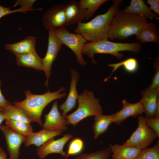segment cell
<instances>
[{
  "label": "cell",
  "instance_id": "1",
  "mask_svg": "<svg viewBox=\"0 0 159 159\" xmlns=\"http://www.w3.org/2000/svg\"><path fill=\"white\" fill-rule=\"evenodd\" d=\"M122 1V0H114L113 4L105 13L97 15L88 22L78 24L74 32L82 35L90 42L108 39L112 19L119 11L120 6Z\"/></svg>",
  "mask_w": 159,
  "mask_h": 159
},
{
  "label": "cell",
  "instance_id": "2",
  "mask_svg": "<svg viewBox=\"0 0 159 159\" xmlns=\"http://www.w3.org/2000/svg\"><path fill=\"white\" fill-rule=\"evenodd\" d=\"M65 90V88L62 87L54 92L48 91L43 94L36 95L32 93L29 90H26L24 91L26 98L21 101H15L13 103L23 111L32 122L42 126L41 117L44 109L53 100L66 97L67 95L66 92L62 93Z\"/></svg>",
  "mask_w": 159,
  "mask_h": 159
},
{
  "label": "cell",
  "instance_id": "3",
  "mask_svg": "<svg viewBox=\"0 0 159 159\" xmlns=\"http://www.w3.org/2000/svg\"><path fill=\"white\" fill-rule=\"evenodd\" d=\"M148 22L147 19L140 16L119 11L113 17L108 39H125L136 35L140 28Z\"/></svg>",
  "mask_w": 159,
  "mask_h": 159
},
{
  "label": "cell",
  "instance_id": "4",
  "mask_svg": "<svg viewBox=\"0 0 159 159\" xmlns=\"http://www.w3.org/2000/svg\"><path fill=\"white\" fill-rule=\"evenodd\" d=\"M141 49L140 43H132L115 42L109 41L107 39L90 42L84 45L82 51V55L88 57L92 62L96 64L97 61L94 59L96 54H107L112 55L119 59L124 56L120 52L130 51L136 54L139 53Z\"/></svg>",
  "mask_w": 159,
  "mask_h": 159
},
{
  "label": "cell",
  "instance_id": "5",
  "mask_svg": "<svg viewBox=\"0 0 159 159\" xmlns=\"http://www.w3.org/2000/svg\"><path fill=\"white\" fill-rule=\"evenodd\" d=\"M78 106L77 109L65 118L68 124L74 126L79 122L90 116L102 114V108L99 100L95 98L94 93L85 89L79 95L77 100Z\"/></svg>",
  "mask_w": 159,
  "mask_h": 159
},
{
  "label": "cell",
  "instance_id": "6",
  "mask_svg": "<svg viewBox=\"0 0 159 159\" xmlns=\"http://www.w3.org/2000/svg\"><path fill=\"white\" fill-rule=\"evenodd\" d=\"M54 32L62 44H64L70 49L75 54L77 63L82 66L87 63L83 59L82 51L87 40L82 35L70 32L63 27L54 29Z\"/></svg>",
  "mask_w": 159,
  "mask_h": 159
},
{
  "label": "cell",
  "instance_id": "7",
  "mask_svg": "<svg viewBox=\"0 0 159 159\" xmlns=\"http://www.w3.org/2000/svg\"><path fill=\"white\" fill-rule=\"evenodd\" d=\"M145 117L138 116V126L129 138L122 145L143 149L150 145L158 137L155 132L145 122Z\"/></svg>",
  "mask_w": 159,
  "mask_h": 159
},
{
  "label": "cell",
  "instance_id": "8",
  "mask_svg": "<svg viewBox=\"0 0 159 159\" xmlns=\"http://www.w3.org/2000/svg\"><path fill=\"white\" fill-rule=\"evenodd\" d=\"M62 44L56 36L54 29H48V45L47 53L42 58L43 71L47 77L45 83L48 87L49 79L51 75V69L53 62L56 59L62 47Z\"/></svg>",
  "mask_w": 159,
  "mask_h": 159
},
{
  "label": "cell",
  "instance_id": "9",
  "mask_svg": "<svg viewBox=\"0 0 159 159\" xmlns=\"http://www.w3.org/2000/svg\"><path fill=\"white\" fill-rule=\"evenodd\" d=\"M65 7L64 4L55 5L45 12L42 20L46 29H54L64 27L66 22Z\"/></svg>",
  "mask_w": 159,
  "mask_h": 159
},
{
  "label": "cell",
  "instance_id": "10",
  "mask_svg": "<svg viewBox=\"0 0 159 159\" xmlns=\"http://www.w3.org/2000/svg\"><path fill=\"white\" fill-rule=\"evenodd\" d=\"M73 137L72 134H67L57 140L51 139L37 149V154L41 159L45 158L48 155L57 153L66 158L67 153L63 150L65 145Z\"/></svg>",
  "mask_w": 159,
  "mask_h": 159
},
{
  "label": "cell",
  "instance_id": "11",
  "mask_svg": "<svg viewBox=\"0 0 159 159\" xmlns=\"http://www.w3.org/2000/svg\"><path fill=\"white\" fill-rule=\"evenodd\" d=\"M0 129L5 138L9 154V159H19L20 148L21 144L25 141L26 137L17 133L6 125H1Z\"/></svg>",
  "mask_w": 159,
  "mask_h": 159
},
{
  "label": "cell",
  "instance_id": "12",
  "mask_svg": "<svg viewBox=\"0 0 159 159\" xmlns=\"http://www.w3.org/2000/svg\"><path fill=\"white\" fill-rule=\"evenodd\" d=\"M45 122L42 126L43 129L52 131L67 130L68 121L59 112L57 101L53 103L51 110L45 115Z\"/></svg>",
  "mask_w": 159,
  "mask_h": 159
},
{
  "label": "cell",
  "instance_id": "13",
  "mask_svg": "<svg viewBox=\"0 0 159 159\" xmlns=\"http://www.w3.org/2000/svg\"><path fill=\"white\" fill-rule=\"evenodd\" d=\"M142 98L140 101L146 117H155L157 107L159 104V88H148L142 91Z\"/></svg>",
  "mask_w": 159,
  "mask_h": 159
},
{
  "label": "cell",
  "instance_id": "14",
  "mask_svg": "<svg viewBox=\"0 0 159 159\" xmlns=\"http://www.w3.org/2000/svg\"><path fill=\"white\" fill-rule=\"evenodd\" d=\"M122 107L121 110L115 113L113 122L120 125L129 117H136L140 115L144 110L140 101L134 103L128 102L125 99L122 101Z\"/></svg>",
  "mask_w": 159,
  "mask_h": 159
},
{
  "label": "cell",
  "instance_id": "15",
  "mask_svg": "<svg viewBox=\"0 0 159 159\" xmlns=\"http://www.w3.org/2000/svg\"><path fill=\"white\" fill-rule=\"evenodd\" d=\"M71 80L70 89L65 101L59 106L60 110L62 111V115L64 117L67 113L74 108L76 105L79 95L77 89V83L79 77V74L75 69H71Z\"/></svg>",
  "mask_w": 159,
  "mask_h": 159
},
{
  "label": "cell",
  "instance_id": "16",
  "mask_svg": "<svg viewBox=\"0 0 159 159\" xmlns=\"http://www.w3.org/2000/svg\"><path fill=\"white\" fill-rule=\"evenodd\" d=\"M86 9L81 7L79 1L72 0L65 5L66 26L79 24L85 20Z\"/></svg>",
  "mask_w": 159,
  "mask_h": 159
},
{
  "label": "cell",
  "instance_id": "17",
  "mask_svg": "<svg viewBox=\"0 0 159 159\" xmlns=\"http://www.w3.org/2000/svg\"><path fill=\"white\" fill-rule=\"evenodd\" d=\"M112 153L111 159H137L142 149L117 143L109 147Z\"/></svg>",
  "mask_w": 159,
  "mask_h": 159
},
{
  "label": "cell",
  "instance_id": "18",
  "mask_svg": "<svg viewBox=\"0 0 159 159\" xmlns=\"http://www.w3.org/2000/svg\"><path fill=\"white\" fill-rule=\"evenodd\" d=\"M63 131H52L44 129L37 132H33L26 137L24 142L26 146L34 145L40 147L49 140L61 135Z\"/></svg>",
  "mask_w": 159,
  "mask_h": 159
},
{
  "label": "cell",
  "instance_id": "19",
  "mask_svg": "<svg viewBox=\"0 0 159 159\" xmlns=\"http://www.w3.org/2000/svg\"><path fill=\"white\" fill-rule=\"evenodd\" d=\"M135 35L137 39L143 43H159V31L157 25L154 23L147 22L145 23Z\"/></svg>",
  "mask_w": 159,
  "mask_h": 159
},
{
  "label": "cell",
  "instance_id": "20",
  "mask_svg": "<svg viewBox=\"0 0 159 159\" xmlns=\"http://www.w3.org/2000/svg\"><path fill=\"white\" fill-rule=\"evenodd\" d=\"M35 44V37L29 36L18 42L6 44L5 49L16 56L19 54L36 51Z\"/></svg>",
  "mask_w": 159,
  "mask_h": 159
},
{
  "label": "cell",
  "instance_id": "21",
  "mask_svg": "<svg viewBox=\"0 0 159 159\" xmlns=\"http://www.w3.org/2000/svg\"><path fill=\"white\" fill-rule=\"evenodd\" d=\"M151 20L158 19L157 14L153 12L143 0H132L130 5L122 10Z\"/></svg>",
  "mask_w": 159,
  "mask_h": 159
},
{
  "label": "cell",
  "instance_id": "22",
  "mask_svg": "<svg viewBox=\"0 0 159 159\" xmlns=\"http://www.w3.org/2000/svg\"><path fill=\"white\" fill-rule=\"evenodd\" d=\"M16 57L18 65L43 71L42 58L39 56L36 51L19 54Z\"/></svg>",
  "mask_w": 159,
  "mask_h": 159
},
{
  "label": "cell",
  "instance_id": "23",
  "mask_svg": "<svg viewBox=\"0 0 159 159\" xmlns=\"http://www.w3.org/2000/svg\"><path fill=\"white\" fill-rule=\"evenodd\" d=\"M115 113L109 115L99 114L95 116L93 126L95 139L98 138L101 135L106 132L111 123L113 122Z\"/></svg>",
  "mask_w": 159,
  "mask_h": 159
},
{
  "label": "cell",
  "instance_id": "24",
  "mask_svg": "<svg viewBox=\"0 0 159 159\" xmlns=\"http://www.w3.org/2000/svg\"><path fill=\"white\" fill-rule=\"evenodd\" d=\"M4 112L5 120L10 119L29 124L32 122L23 111L14 105H11Z\"/></svg>",
  "mask_w": 159,
  "mask_h": 159
},
{
  "label": "cell",
  "instance_id": "25",
  "mask_svg": "<svg viewBox=\"0 0 159 159\" xmlns=\"http://www.w3.org/2000/svg\"><path fill=\"white\" fill-rule=\"evenodd\" d=\"M6 125L17 133L27 137L33 132L31 124L10 119L5 120Z\"/></svg>",
  "mask_w": 159,
  "mask_h": 159
},
{
  "label": "cell",
  "instance_id": "26",
  "mask_svg": "<svg viewBox=\"0 0 159 159\" xmlns=\"http://www.w3.org/2000/svg\"><path fill=\"white\" fill-rule=\"evenodd\" d=\"M107 65L113 68L111 73L108 77H110L112 73L121 66L123 67L126 71L130 73H132L136 72L138 67L137 60L133 58H128L119 62L109 64Z\"/></svg>",
  "mask_w": 159,
  "mask_h": 159
},
{
  "label": "cell",
  "instance_id": "27",
  "mask_svg": "<svg viewBox=\"0 0 159 159\" xmlns=\"http://www.w3.org/2000/svg\"><path fill=\"white\" fill-rule=\"evenodd\" d=\"M107 0H80L79 2L80 6L86 9L85 20L92 17L99 7Z\"/></svg>",
  "mask_w": 159,
  "mask_h": 159
},
{
  "label": "cell",
  "instance_id": "28",
  "mask_svg": "<svg viewBox=\"0 0 159 159\" xmlns=\"http://www.w3.org/2000/svg\"><path fill=\"white\" fill-rule=\"evenodd\" d=\"M111 153L109 147L95 152L80 153L73 159H110Z\"/></svg>",
  "mask_w": 159,
  "mask_h": 159
},
{
  "label": "cell",
  "instance_id": "29",
  "mask_svg": "<svg viewBox=\"0 0 159 159\" xmlns=\"http://www.w3.org/2000/svg\"><path fill=\"white\" fill-rule=\"evenodd\" d=\"M84 143L83 140L79 138H76L69 143L68 146L66 158L69 156L80 154L84 148Z\"/></svg>",
  "mask_w": 159,
  "mask_h": 159
},
{
  "label": "cell",
  "instance_id": "30",
  "mask_svg": "<svg viewBox=\"0 0 159 159\" xmlns=\"http://www.w3.org/2000/svg\"><path fill=\"white\" fill-rule=\"evenodd\" d=\"M137 159H159V143L152 147L142 149Z\"/></svg>",
  "mask_w": 159,
  "mask_h": 159
},
{
  "label": "cell",
  "instance_id": "31",
  "mask_svg": "<svg viewBox=\"0 0 159 159\" xmlns=\"http://www.w3.org/2000/svg\"><path fill=\"white\" fill-rule=\"evenodd\" d=\"M145 117V122L147 126L153 130L159 138V117Z\"/></svg>",
  "mask_w": 159,
  "mask_h": 159
},
{
  "label": "cell",
  "instance_id": "32",
  "mask_svg": "<svg viewBox=\"0 0 159 159\" xmlns=\"http://www.w3.org/2000/svg\"><path fill=\"white\" fill-rule=\"evenodd\" d=\"M154 66L155 69L156 70L151 84L148 88L149 89L159 88V62L158 57L157 58L156 61L154 62Z\"/></svg>",
  "mask_w": 159,
  "mask_h": 159
},
{
  "label": "cell",
  "instance_id": "33",
  "mask_svg": "<svg viewBox=\"0 0 159 159\" xmlns=\"http://www.w3.org/2000/svg\"><path fill=\"white\" fill-rule=\"evenodd\" d=\"M36 1L35 0H17L16 1L14 5L15 6L18 5H21V7L24 8L27 11H34L41 10V8L34 9L32 8L33 4Z\"/></svg>",
  "mask_w": 159,
  "mask_h": 159
},
{
  "label": "cell",
  "instance_id": "34",
  "mask_svg": "<svg viewBox=\"0 0 159 159\" xmlns=\"http://www.w3.org/2000/svg\"><path fill=\"white\" fill-rule=\"evenodd\" d=\"M22 12L24 13L26 12L21 8L14 10H11L9 8L5 7L0 5V18L7 14L16 12Z\"/></svg>",
  "mask_w": 159,
  "mask_h": 159
},
{
  "label": "cell",
  "instance_id": "35",
  "mask_svg": "<svg viewBox=\"0 0 159 159\" xmlns=\"http://www.w3.org/2000/svg\"><path fill=\"white\" fill-rule=\"evenodd\" d=\"M1 82L0 80V107L5 110L12 104L9 101L5 99L2 94L1 89Z\"/></svg>",
  "mask_w": 159,
  "mask_h": 159
},
{
  "label": "cell",
  "instance_id": "36",
  "mask_svg": "<svg viewBox=\"0 0 159 159\" xmlns=\"http://www.w3.org/2000/svg\"><path fill=\"white\" fill-rule=\"evenodd\" d=\"M147 2L150 5V9L157 15H159V0H148Z\"/></svg>",
  "mask_w": 159,
  "mask_h": 159
},
{
  "label": "cell",
  "instance_id": "37",
  "mask_svg": "<svg viewBox=\"0 0 159 159\" xmlns=\"http://www.w3.org/2000/svg\"><path fill=\"white\" fill-rule=\"evenodd\" d=\"M0 159H7V155L3 149L0 147Z\"/></svg>",
  "mask_w": 159,
  "mask_h": 159
},
{
  "label": "cell",
  "instance_id": "38",
  "mask_svg": "<svg viewBox=\"0 0 159 159\" xmlns=\"http://www.w3.org/2000/svg\"><path fill=\"white\" fill-rule=\"evenodd\" d=\"M5 120L4 111H0V127L2 122Z\"/></svg>",
  "mask_w": 159,
  "mask_h": 159
},
{
  "label": "cell",
  "instance_id": "39",
  "mask_svg": "<svg viewBox=\"0 0 159 159\" xmlns=\"http://www.w3.org/2000/svg\"><path fill=\"white\" fill-rule=\"evenodd\" d=\"M4 110V109L0 107V111H3Z\"/></svg>",
  "mask_w": 159,
  "mask_h": 159
}]
</instances>
